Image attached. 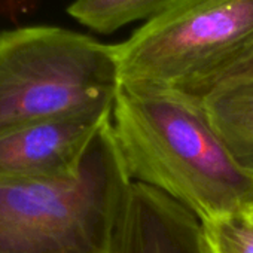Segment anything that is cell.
Segmentation results:
<instances>
[{
	"instance_id": "cell-1",
	"label": "cell",
	"mask_w": 253,
	"mask_h": 253,
	"mask_svg": "<svg viewBox=\"0 0 253 253\" xmlns=\"http://www.w3.org/2000/svg\"><path fill=\"white\" fill-rule=\"evenodd\" d=\"M112 131L131 180L166 194L201 222L253 211V177L216 133L203 98L121 84Z\"/></svg>"
},
{
	"instance_id": "cell-2",
	"label": "cell",
	"mask_w": 253,
	"mask_h": 253,
	"mask_svg": "<svg viewBox=\"0 0 253 253\" xmlns=\"http://www.w3.org/2000/svg\"><path fill=\"white\" fill-rule=\"evenodd\" d=\"M131 183L110 121L76 177L0 182V253H113Z\"/></svg>"
},
{
	"instance_id": "cell-3",
	"label": "cell",
	"mask_w": 253,
	"mask_h": 253,
	"mask_svg": "<svg viewBox=\"0 0 253 253\" xmlns=\"http://www.w3.org/2000/svg\"><path fill=\"white\" fill-rule=\"evenodd\" d=\"M119 89L116 45L52 26L0 32V136L55 118L112 113Z\"/></svg>"
},
{
	"instance_id": "cell-4",
	"label": "cell",
	"mask_w": 253,
	"mask_h": 253,
	"mask_svg": "<svg viewBox=\"0 0 253 253\" xmlns=\"http://www.w3.org/2000/svg\"><path fill=\"white\" fill-rule=\"evenodd\" d=\"M253 46V0H179L116 43L121 84L204 98Z\"/></svg>"
},
{
	"instance_id": "cell-5",
	"label": "cell",
	"mask_w": 253,
	"mask_h": 253,
	"mask_svg": "<svg viewBox=\"0 0 253 253\" xmlns=\"http://www.w3.org/2000/svg\"><path fill=\"white\" fill-rule=\"evenodd\" d=\"M112 113L55 118L0 136V182L66 180L79 174Z\"/></svg>"
},
{
	"instance_id": "cell-6",
	"label": "cell",
	"mask_w": 253,
	"mask_h": 253,
	"mask_svg": "<svg viewBox=\"0 0 253 253\" xmlns=\"http://www.w3.org/2000/svg\"><path fill=\"white\" fill-rule=\"evenodd\" d=\"M113 253H210L203 222L166 194L133 182L118 220Z\"/></svg>"
},
{
	"instance_id": "cell-7",
	"label": "cell",
	"mask_w": 253,
	"mask_h": 253,
	"mask_svg": "<svg viewBox=\"0 0 253 253\" xmlns=\"http://www.w3.org/2000/svg\"><path fill=\"white\" fill-rule=\"evenodd\" d=\"M203 100L229 154L253 177V79L220 84Z\"/></svg>"
},
{
	"instance_id": "cell-8",
	"label": "cell",
	"mask_w": 253,
	"mask_h": 253,
	"mask_svg": "<svg viewBox=\"0 0 253 253\" xmlns=\"http://www.w3.org/2000/svg\"><path fill=\"white\" fill-rule=\"evenodd\" d=\"M179 0H75L67 14L84 27L112 35L136 21H149Z\"/></svg>"
},
{
	"instance_id": "cell-9",
	"label": "cell",
	"mask_w": 253,
	"mask_h": 253,
	"mask_svg": "<svg viewBox=\"0 0 253 253\" xmlns=\"http://www.w3.org/2000/svg\"><path fill=\"white\" fill-rule=\"evenodd\" d=\"M210 253H253L252 211L203 222Z\"/></svg>"
},
{
	"instance_id": "cell-10",
	"label": "cell",
	"mask_w": 253,
	"mask_h": 253,
	"mask_svg": "<svg viewBox=\"0 0 253 253\" xmlns=\"http://www.w3.org/2000/svg\"><path fill=\"white\" fill-rule=\"evenodd\" d=\"M240 79H253V46L249 51H246L241 57H238L229 67L223 70V73L217 78L211 89H214L220 84L240 81Z\"/></svg>"
},
{
	"instance_id": "cell-11",
	"label": "cell",
	"mask_w": 253,
	"mask_h": 253,
	"mask_svg": "<svg viewBox=\"0 0 253 253\" xmlns=\"http://www.w3.org/2000/svg\"><path fill=\"white\" fill-rule=\"evenodd\" d=\"M252 216H253V211H252Z\"/></svg>"
}]
</instances>
